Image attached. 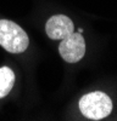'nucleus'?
Here are the masks:
<instances>
[{
    "label": "nucleus",
    "instance_id": "obj_3",
    "mask_svg": "<svg viewBox=\"0 0 117 121\" xmlns=\"http://www.w3.org/2000/svg\"><path fill=\"white\" fill-rule=\"evenodd\" d=\"M58 52L68 63H76L81 60L85 53V41L81 33H72L60 43Z\"/></svg>",
    "mask_w": 117,
    "mask_h": 121
},
{
    "label": "nucleus",
    "instance_id": "obj_1",
    "mask_svg": "<svg viewBox=\"0 0 117 121\" xmlns=\"http://www.w3.org/2000/svg\"><path fill=\"white\" fill-rule=\"evenodd\" d=\"M0 45L11 53H21L29 45L24 30L9 19H0Z\"/></svg>",
    "mask_w": 117,
    "mask_h": 121
},
{
    "label": "nucleus",
    "instance_id": "obj_4",
    "mask_svg": "<svg viewBox=\"0 0 117 121\" xmlns=\"http://www.w3.org/2000/svg\"><path fill=\"white\" fill-rule=\"evenodd\" d=\"M73 22L65 15H55L49 18L45 26L46 35L53 40H62L73 33Z\"/></svg>",
    "mask_w": 117,
    "mask_h": 121
},
{
    "label": "nucleus",
    "instance_id": "obj_2",
    "mask_svg": "<svg viewBox=\"0 0 117 121\" xmlns=\"http://www.w3.org/2000/svg\"><path fill=\"white\" fill-rule=\"evenodd\" d=\"M79 109L82 114L92 120H101L112 110V102L110 97L100 91L90 92L79 99Z\"/></svg>",
    "mask_w": 117,
    "mask_h": 121
},
{
    "label": "nucleus",
    "instance_id": "obj_5",
    "mask_svg": "<svg viewBox=\"0 0 117 121\" xmlns=\"http://www.w3.org/2000/svg\"><path fill=\"white\" fill-rule=\"evenodd\" d=\"M15 84V74L10 68H0V98L6 97Z\"/></svg>",
    "mask_w": 117,
    "mask_h": 121
}]
</instances>
